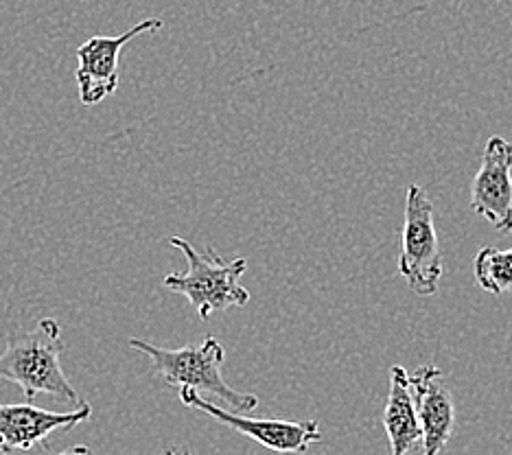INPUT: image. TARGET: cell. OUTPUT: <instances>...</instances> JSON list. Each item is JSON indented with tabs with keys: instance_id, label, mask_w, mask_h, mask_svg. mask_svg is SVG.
Wrapping results in <instances>:
<instances>
[{
	"instance_id": "6da1fadb",
	"label": "cell",
	"mask_w": 512,
	"mask_h": 455,
	"mask_svg": "<svg viewBox=\"0 0 512 455\" xmlns=\"http://www.w3.org/2000/svg\"><path fill=\"white\" fill-rule=\"evenodd\" d=\"M62 329L57 320L42 318L29 333H11L0 353V379L16 383L33 403L38 394H51L68 403H84L62 370Z\"/></svg>"
},
{
	"instance_id": "7a4b0ae2",
	"label": "cell",
	"mask_w": 512,
	"mask_h": 455,
	"mask_svg": "<svg viewBox=\"0 0 512 455\" xmlns=\"http://www.w3.org/2000/svg\"><path fill=\"white\" fill-rule=\"evenodd\" d=\"M127 344L138 353L147 355L158 375L178 392L191 390L197 394H211L228 405L230 412L237 414H248L259 407V399L254 394L232 390V385H228L224 375H221L226 350L215 337H206L202 344H191L176 350L160 348L145 340H136V337H132Z\"/></svg>"
},
{
	"instance_id": "3957f363",
	"label": "cell",
	"mask_w": 512,
	"mask_h": 455,
	"mask_svg": "<svg viewBox=\"0 0 512 455\" xmlns=\"http://www.w3.org/2000/svg\"><path fill=\"white\" fill-rule=\"evenodd\" d=\"M169 243L186 256L189 270L184 274H167L162 285L189 300L200 320L206 322L213 313L248 305L250 291L241 285V276L248 270L246 259L224 261L211 245L200 252L182 237H171Z\"/></svg>"
},
{
	"instance_id": "277c9868",
	"label": "cell",
	"mask_w": 512,
	"mask_h": 455,
	"mask_svg": "<svg viewBox=\"0 0 512 455\" xmlns=\"http://www.w3.org/2000/svg\"><path fill=\"white\" fill-rule=\"evenodd\" d=\"M399 274L416 296L429 298L438 291L442 276V252L434 224V206L427 191L418 184L407 186L405 195Z\"/></svg>"
},
{
	"instance_id": "5b68a950",
	"label": "cell",
	"mask_w": 512,
	"mask_h": 455,
	"mask_svg": "<svg viewBox=\"0 0 512 455\" xmlns=\"http://www.w3.org/2000/svg\"><path fill=\"white\" fill-rule=\"evenodd\" d=\"M180 403L193 410H200L215 418V423L226 425L232 431L252 438L265 449L276 453L302 455L307 453L313 442L322 440V429L316 420H283V418H250L226 407L206 401L202 394L191 390H180Z\"/></svg>"
},
{
	"instance_id": "8992f818",
	"label": "cell",
	"mask_w": 512,
	"mask_h": 455,
	"mask_svg": "<svg viewBox=\"0 0 512 455\" xmlns=\"http://www.w3.org/2000/svg\"><path fill=\"white\" fill-rule=\"evenodd\" d=\"M162 29L160 18H145L121 35H92L77 49V86L84 105H97L119 88V60L127 42Z\"/></svg>"
},
{
	"instance_id": "52a82bcc",
	"label": "cell",
	"mask_w": 512,
	"mask_h": 455,
	"mask_svg": "<svg viewBox=\"0 0 512 455\" xmlns=\"http://www.w3.org/2000/svg\"><path fill=\"white\" fill-rule=\"evenodd\" d=\"M471 210L491 221L502 235L512 232V143L502 136L486 140L471 184Z\"/></svg>"
},
{
	"instance_id": "ba28073f",
	"label": "cell",
	"mask_w": 512,
	"mask_h": 455,
	"mask_svg": "<svg viewBox=\"0 0 512 455\" xmlns=\"http://www.w3.org/2000/svg\"><path fill=\"white\" fill-rule=\"evenodd\" d=\"M92 414L90 403L73 412L40 410L33 403H0V453L31 451L60 429H73Z\"/></svg>"
},
{
	"instance_id": "9c48e42d",
	"label": "cell",
	"mask_w": 512,
	"mask_h": 455,
	"mask_svg": "<svg viewBox=\"0 0 512 455\" xmlns=\"http://www.w3.org/2000/svg\"><path fill=\"white\" fill-rule=\"evenodd\" d=\"M418 423H421L423 455H438L456 427V401L445 385L442 370L434 364L418 368L410 375Z\"/></svg>"
},
{
	"instance_id": "30bf717a",
	"label": "cell",
	"mask_w": 512,
	"mask_h": 455,
	"mask_svg": "<svg viewBox=\"0 0 512 455\" xmlns=\"http://www.w3.org/2000/svg\"><path fill=\"white\" fill-rule=\"evenodd\" d=\"M383 427L392 455H407L421 445V423H418L410 375L403 366H392L390 370V394L383 412Z\"/></svg>"
},
{
	"instance_id": "8fae6325",
	"label": "cell",
	"mask_w": 512,
	"mask_h": 455,
	"mask_svg": "<svg viewBox=\"0 0 512 455\" xmlns=\"http://www.w3.org/2000/svg\"><path fill=\"white\" fill-rule=\"evenodd\" d=\"M473 276L488 294H508L512 291V248L497 250L493 245H484L473 259Z\"/></svg>"
},
{
	"instance_id": "7c38bea8",
	"label": "cell",
	"mask_w": 512,
	"mask_h": 455,
	"mask_svg": "<svg viewBox=\"0 0 512 455\" xmlns=\"http://www.w3.org/2000/svg\"><path fill=\"white\" fill-rule=\"evenodd\" d=\"M57 455H97L95 451H92L90 447H84V445H77V447H73V449H68V451H62V453H57Z\"/></svg>"
},
{
	"instance_id": "4fadbf2b",
	"label": "cell",
	"mask_w": 512,
	"mask_h": 455,
	"mask_svg": "<svg viewBox=\"0 0 512 455\" xmlns=\"http://www.w3.org/2000/svg\"><path fill=\"white\" fill-rule=\"evenodd\" d=\"M165 455H193V453L186 451V449H167Z\"/></svg>"
}]
</instances>
